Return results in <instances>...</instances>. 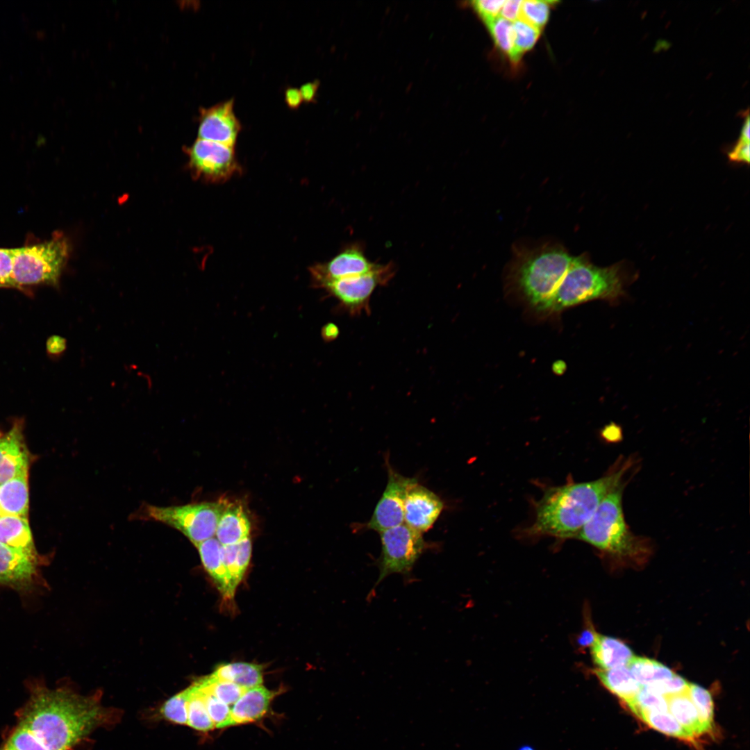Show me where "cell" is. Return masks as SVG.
Returning <instances> with one entry per match:
<instances>
[{
    "instance_id": "1",
    "label": "cell",
    "mask_w": 750,
    "mask_h": 750,
    "mask_svg": "<svg viewBox=\"0 0 750 750\" xmlns=\"http://www.w3.org/2000/svg\"><path fill=\"white\" fill-rule=\"evenodd\" d=\"M637 463L633 457L622 458L600 478L548 488L536 504L535 519L528 532L576 538L601 501L615 488L629 482L638 467Z\"/></svg>"
},
{
    "instance_id": "2",
    "label": "cell",
    "mask_w": 750,
    "mask_h": 750,
    "mask_svg": "<svg viewBox=\"0 0 750 750\" xmlns=\"http://www.w3.org/2000/svg\"><path fill=\"white\" fill-rule=\"evenodd\" d=\"M19 718V726L49 750H68L105 722L106 713L94 696L39 688L33 690Z\"/></svg>"
},
{
    "instance_id": "3",
    "label": "cell",
    "mask_w": 750,
    "mask_h": 750,
    "mask_svg": "<svg viewBox=\"0 0 750 750\" xmlns=\"http://www.w3.org/2000/svg\"><path fill=\"white\" fill-rule=\"evenodd\" d=\"M572 258L555 240L517 243L506 269L507 283L535 310L551 312L555 294Z\"/></svg>"
},
{
    "instance_id": "4",
    "label": "cell",
    "mask_w": 750,
    "mask_h": 750,
    "mask_svg": "<svg viewBox=\"0 0 750 750\" xmlns=\"http://www.w3.org/2000/svg\"><path fill=\"white\" fill-rule=\"evenodd\" d=\"M627 276L619 264L599 267L588 254L572 258L553 300L551 312L594 300L617 302L625 294Z\"/></svg>"
},
{
    "instance_id": "5",
    "label": "cell",
    "mask_w": 750,
    "mask_h": 750,
    "mask_svg": "<svg viewBox=\"0 0 750 750\" xmlns=\"http://www.w3.org/2000/svg\"><path fill=\"white\" fill-rule=\"evenodd\" d=\"M624 484L610 492L582 527L576 538L621 558L640 559L649 552L647 540L635 535L627 525L622 509Z\"/></svg>"
},
{
    "instance_id": "6",
    "label": "cell",
    "mask_w": 750,
    "mask_h": 750,
    "mask_svg": "<svg viewBox=\"0 0 750 750\" xmlns=\"http://www.w3.org/2000/svg\"><path fill=\"white\" fill-rule=\"evenodd\" d=\"M12 279L15 288L47 284L57 285L69 253V244L61 234L44 242L13 249Z\"/></svg>"
},
{
    "instance_id": "7",
    "label": "cell",
    "mask_w": 750,
    "mask_h": 750,
    "mask_svg": "<svg viewBox=\"0 0 750 750\" xmlns=\"http://www.w3.org/2000/svg\"><path fill=\"white\" fill-rule=\"evenodd\" d=\"M226 501L167 507L147 505L142 516L178 530L196 546L215 537Z\"/></svg>"
},
{
    "instance_id": "8",
    "label": "cell",
    "mask_w": 750,
    "mask_h": 750,
    "mask_svg": "<svg viewBox=\"0 0 750 750\" xmlns=\"http://www.w3.org/2000/svg\"><path fill=\"white\" fill-rule=\"evenodd\" d=\"M380 533L381 555L376 585L392 574L408 575L426 547L422 533L403 523Z\"/></svg>"
},
{
    "instance_id": "9",
    "label": "cell",
    "mask_w": 750,
    "mask_h": 750,
    "mask_svg": "<svg viewBox=\"0 0 750 750\" xmlns=\"http://www.w3.org/2000/svg\"><path fill=\"white\" fill-rule=\"evenodd\" d=\"M395 264L390 261L378 264L372 272L326 283L320 287L339 301L340 307L351 316L370 313L369 301L374 291L385 286L396 274Z\"/></svg>"
},
{
    "instance_id": "10",
    "label": "cell",
    "mask_w": 750,
    "mask_h": 750,
    "mask_svg": "<svg viewBox=\"0 0 750 750\" xmlns=\"http://www.w3.org/2000/svg\"><path fill=\"white\" fill-rule=\"evenodd\" d=\"M188 152L193 172L206 181L224 182L240 172L234 147L198 138Z\"/></svg>"
},
{
    "instance_id": "11",
    "label": "cell",
    "mask_w": 750,
    "mask_h": 750,
    "mask_svg": "<svg viewBox=\"0 0 750 750\" xmlns=\"http://www.w3.org/2000/svg\"><path fill=\"white\" fill-rule=\"evenodd\" d=\"M378 265L368 259L364 244L354 242L346 245L328 262L312 266L310 273L314 283L320 288L334 280L367 274Z\"/></svg>"
},
{
    "instance_id": "12",
    "label": "cell",
    "mask_w": 750,
    "mask_h": 750,
    "mask_svg": "<svg viewBox=\"0 0 750 750\" xmlns=\"http://www.w3.org/2000/svg\"><path fill=\"white\" fill-rule=\"evenodd\" d=\"M386 487L377 502L367 527L378 533L403 522V504L408 487L417 481L402 476L390 465Z\"/></svg>"
},
{
    "instance_id": "13",
    "label": "cell",
    "mask_w": 750,
    "mask_h": 750,
    "mask_svg": "<svg viewBox=\"0 0 750 750\" xmlns=\"http://www.w3.org/2000/svg\"><path fill=\"white\" fill-rule=\"evenodd\" d=\"M234 99L201 108L199 119L198 138L234 147L241 124L235 115Z\"/></svg>"
},
{
    "instance_id": "14",
    "label": "cell",
    "mask_w": 750,
    "mask_h": 750,
    "mask_svg": "<svg viewBox=\"0 0 750 750\" xmlns=\"http://www.w3.org/2000/svg\"><path fill=\"white\" fill-rule=\"evenodd\" d=\"M444 508L442 499L433 492L418 483L408 488L403 504V522L423 533L431 529Z\"/></svg>"
},
{
    "instance_id": "15",
    "label": "cell",
    "mask_w": 750,
    "mask_h": 750,
    "mask_svg": "<svg viewBox=\"0 0 750 750\" xmlns=\"http://www.w3.org/2000/svg\"><path fill=\"white\" fill-rule=\"evenodd\" d=\"M29 452L23 435V423L16 421L0 438V484L28 473Z\"/></svg>"
},
{
    "instance_id": "16",
    "label": "cell",
    "mask_w": 750,
    "mask_h": 750,
    "mask_svg": "<svg viewBox=\"0 0 750 750\" xmlns=\"http://www.w3.org/2000/svg\"><path fill=\"white\" fill-rule=\"evenodd\" d=\"M36 558L0 543V583L26 585L35 573Z\"/></svg>"
},
{
    "instance_id": "17",
    "label": "cell",
    "mask_w": 750,
    "mask_h": 750,
    "mask_svg": "<svg viewBox=\"0 0 750 750\" xmlns=\"http://www.w3.org/2000/svg\"><path fill=\"white\" fill-rule=\"evenodd\" d=\"M276 694L262 685L247 689L231 708V726L261 719Z\"/></svg>"
},
{
    "instance_id": "18",
    "label": "cell",
    "mask_w": 750,
    "mask_h": 750,
    "mask_svg": "<svg viewBox=\"0 0 750 750\" xmlns=\"http://www.w3.org/2000/svg\"><path fill=\"white\" fill-rule=\"evenodd\" d=\"M251 523L242 506L226 501L218 522L215 538L222 545H231L249 538Z\"/></svg>"
},
{
    "instance_id": "19",
    "label": "cell",
    "mask_w": 750,
    "mask_h": 750,
    "mask_svg": "<svg viewBox=\"0 0 750 750\" xmlns=\"http://www.w3.org/2000/svg\"><path fill=\"white\" fill-rule=\"evenodd\" d=\"M195 547L198 549L203 567L211 576L223 597L228 599H232L235 588L222 562V544L215 537H212Z\"/></svg>"
},
{
    "instance_id": "20",
    "label": "cell",
    "mask_w": 750,
    "mask_h": 750,
    "mask_svg": "<svg viewBox=\"0 0 750 750\" xmlns=\"http://www.w3.org/2000/svg\"><path fill=\"white\" fill-rule=\"evenodd\" d=\"M590 647L593 661L601 669L626 667L634 656L621 640L599 633Z\"/></svg>"
},
{
    "instance_id": "21",
    "label": "cell",
    "mask_w": 750,
    "mask_h": 750,
    "mask_svg": "<svg viewBox=\"0 0 750 750\" xmlns=\"http://www.w3.org/2000/svg\"><path fill=\"white\" fill-rule=\"evenodd\" d=\"M28 473L18 475L0 484L1 515L27 517L29 494Z\"/></svg>"
},
{
    "instance_id": "22",
    "label": "cell",
    "mask_w": 750,
    "mask_h": 750,
    "mask_svg": "<svg viewBox=\"0 0 750 750\" xmlns=\"http://www.w3.org/2000/svg\"><path fill=\"white\" fill-rule=\"evenodd\" d=\"M0 543L37 556L28 520L26 517L0 516Z\"/></svg>"
},
{
    "instance_id": "23",
    "label": "cell",
    "mask_w": 750,
    "mask_h": 750,
    "mask_svg": "<svg viewBox=\"0 0 750 750\" xmlns=\"http://www.w3.org/2000/svg\"><path fill=\"white\" fill-rule=\"evenodd\" d=\"M594 672L606 689L626 703L633 699L642 688L627 667L598 668Z\"/></svg>"
},
{
    "instance_id": "24",
    "label": "cell",
    "mask_w": 750,
    "mask_h": 750,
    "mask_svg": "<svg viewBox=\"0 0 750 750\" xmlns=\"http://www.w3.org/2000/svg\"><path fill=\"white\" fill-rule=\"evenodd\" d=\"M211 675L247 689L260 685L263 681L261 665L244 662L222 664Z\"/></svg>"
},
{
    "instance_id": "25",
    "label": "cell",
    "mask_w": 750,
    "mask_h": 750,
    "mask_svg": "<svg viewBox=\"0 0 750 750\" xmlns=\"http://www.w3.org/2000/svg\"><path fill=\"white\" fill-rule=\"evenodd\" d=\"M687 691L665 697L668 711L688 732L695 737L703 732L697 711Z\"/></svg>"
},
{
    "instance_id": "26",
    "label": "cell",
    "mask_w": 750,
    "mask_h": 750,
    "mask_svg": "<svg viewBox=\"0 0 750 750\" xmlns=\"http://www.w3.org/2000/svg\"><path fill=\"white\" fill-rule=\"evenodd\" d=\"M626 667L642 687L676 674L662 663L644 657L634 656Z\"/></svg>"
},
{
    "instance_id": "27",
    "label": "cell",
    "mask_w": 750,
    "mask_h": 750,
    "mask_svg": "<svg viewBox=\"0 0 750 750\" xmlns=\"http://www.w3.org/2000/svg\"><path fill=\"white\" fill-rule=\"evenodd\" d=\"M635 715L651 728L665 735L689 740L694 738L669 711H640Z\"/></svg>"
},
{
    "instance_id": "28",
    "label": "cell",
    "mask_w": 750,
    "mask_h": 750,
    "mask_svg": "<svg viewBox=\"0 0 750 750\" xmlns=\"http://www.w3.org/2000/svg\"><path fill=\"white\" fill-rule=\"evenodd\" d=\"M188 690L187 724L200 731L212 730L215 726L207 711L201 691L195 683Z\"/></svg>"
},
{
    "instance_id": "29",
    "label": "cell",
    "mask_w": 750,
    "mask_h": 750,
    "mask_svg": "<svg viewBox=\"0 0 750 750\" xmlns=\"http://www.w3.org/2000/svg\"><path fill=\"white\" fill-rule=\"evenodd\" d=\"M194 683L228 706L235 703L247 690L235 683L219 680L211 674L199 679Z\"/></svg>"
},
{
    "instance_id": "30",
    "label": "cell",
    "mask_w": 750,
    "mask_h": 750,
    "mask_svg": "<svg viewBox=\"0 0 750 750\" xmlns=\"http://www.w3.org/2000/svg\"><path fill=\"white\" fill-rule=\"evenodd\" d=\"M687 692L697 711L703 733L709 731L714 716V704L710 692L694 683H689Z\"/></svg>"
},
{
    "instance_id": "31",
    "label": "cell",
    "mask_w": 750,
    "mask_h": 750,
    "mask_svg": "<svg viewBox=\"0 0 750 750\" xmlns=\"http://www.w3.org/2000/svg\"><path fill=\"white\" fill-rule=\"evenodd\" d=\"M497 47L515 63L512 22L501 17L485 23Z\"/></svg>"
},
{
    "instance_id": "32",
    "label": "cell",
    "mask_w": 750,
    "mask_h": 750,
    "mask_svg": "<svg viewBox=\"0 0 750 750\" xmlns=\"http://www.w3.org/2000/svg\"><path fill=\"white\" fill-rule=\"evenodd\" d=\"M515 63L531 50L538 40L541 30L519 19L512 22Z\"/></svg>"
},
{
    "instance_id": "33",
    "label": "cell",
    "mask_w": 750,
    "mask_h": 750,
    "mask_svg": "<svg viewBox=\"0 0 750 750\" xmlns=\"http://www.w3.org/2000/svg\"><path fill=\"white\" fill-rule=\"evenodd\" d=\"M556 3L554 1H522L519 19L541 30L549 20L551 7Z\"/></svg>"
},
{
    "instance_id": "34",
    "label": "cell",
    "mask_w": 750,
    "mask_h": 750,
    "mask_svg": "<svg viewBox=\"0 0 750 750\" xmlns=\"http://www.w3.org/2000/svg\"><path fill=\"white\" fill-rule=\"evenodd\" d=\"M626 704L635 715L640 711H668L667 698L644 687Z\"/></svg>"
},
{
    "instance_id": "35",
    "label": "cell",
    "mask_w": 750,
    "mask_h": 750,
    "mask_svg": "<svg viewBox=\"0 0 750 750\" xmlns=\"http://www.w3.org/2000/svg\"><path fill=\"white\" fill-rule=\"evenodd\" d=\"M188 688L167 700L160 708L162 716L167 720L178 724H187Z\"/></svg>"
},
{
    "instance_id": "36",
    "label": "cell",
    "mask_w": 750,
    "mask_h": 750,
    "mask_svg": "<svg viewBox=\"0 0 750 750\" xmlns=\"http://www.w3.org/2000/svg\"><path fill=\"white\" fill-rule=\"evenodd\" d=\"M199 688L202 692L207 711L215 727L222 728L230 726L231 708L229 706L212 694L202 690L199 687Z\"/></svg>"
},
{
    "instance_id": "37",
    "label": "cell",
    "mask_w": 750,
    "mask_h": 750,
    "mask_svg": "<svg viewBox=\"0 0 750 750\" xmlns=\"http://www.w3.org/2000/svg\"><path fill=\"white\" fill-rule=\"evenodd\" d=\"M7 744L15 750H49L31 731L20 726L12 733Z\"/></svg>"
},
{
    "instance_id": "38",
    "label": "cell",
    "mask_w": 750,
    "mask_h": 750,
    "mask_svg": "<svg viewBox=\"0 0 750 750\" xmlns=\"http://www.w3.org/2000/svg\"><path fill=\"white\" fill-rule=\"evenodd\" d=\"M689 683L681 676L675 674L664 680L656 681L642 686L665 697L686 692Z\"/></svg>"
},
{
    "instance_id": "39",
    "label": "cell",
    "mask_w": 750,
    "mask_h": 750,
    "mask_svg": "<svg viewBox=\"0 0 750 750\" xmlns=\"http://www.w3.org/2000/svg\"><path fill=\"white\" fill-rule=\"evenodd\" d=\"M251 554V542L249 538L238 543V551L235 562L236 585L240 583L248 567Z\"/></svg>"
},
{
    "instance_id": "40",
    "label": "cell",
    "mask_w": 750,
    "mask_h": 750,
    "mask_svg": "<svg viewBox=\"0 0 750 750\" xmlns=\"http://www.w3.org/2000/svg\"><path fill=\"white\" fill-rule=\"evenodd\" d=\"M13 249L0 248V286L15 288L12 279Z\"/></svg>"
},
{
    "instance_id": "41",
    "label": "cell",
    "mask_w": 750,
    "mask_h": 750,
    "mask_svg": "<svg viewBox=\"0 0 750 750\" xmlns=\"http://www.w3.org/2000/svg\"><path fill=\"white\" fill-rule=\"evenodd\" d=\"M504 1L501 0H478L472 1L471 4L483 22L486 23L499 17Z\"/></svg>"
},
{
    "instance_id": "42",
    "label": "cell",
    "mask_w": 750,
    "mask_h": 750,
    "mask_svg": "<svg viewBox=\"0 0 750 750\" xmlns=\"http://www.w3.org/2000/svg\"><path fill=\"white\" fill-rule=\"evenodd\" d=\"M728 156L731 161L749 164L750 156L749 142L740 139Z\"/></svg>"
},
{
    "instance_id": "43",
    "label": "cell",
    "mask_w": 750,
    "mask_h": 750,
    "mask_svg": "<svg viewBox=\"0 0 750 750\" xmlns=\"http://www.w3.org/2000/svg\"><path fill=\"white\" fill-rule=\"evenodd\" d=\"M522 2V1L518 0L505 1L500 11L499 17L510 22L519 19Z\"/></svg>"
},
{
    "instance_id": "44",
    "label": "cell",
    "mask_w": 750,
    "mask_h": 750,
    "mask_svg": "<svg viewBox=\"0 0 750 750\" xmlns=\"http://www.w3.org/2000/svg\"><path fill=\"white\" fill-rule=\"evenodd\" d=\"M66 347V340L58 335L51 336L47 342V351L52 356H60L65 351Z\"/></svg>"
},
{
    "instance_id": "45",
    "label": "cell",
    "mask_w": 750,
    "mask_h": 750,
    "mask_svg": "<svg viewBox=\"0 0 750 750\" xmlns=\"http://www.w3.org/2000/svg\"><path fill=\"white\" fill-rule=\"evenodd\" d=\"M319 85V83L317 80L302 85L299 90L300 91L303 101H306L307 103L314 101L316 99L317 92Z\"/></svg>"
},
{
    "instance_id": "46",
    "label": "cell",
    "mask_w": 750,
    "mask_h": 750,
    "mask_svg": "<svg viewBox=\"0 0 750 750\" xmlns=\"http://www.w3.org/2000/svg\"><path fill=\"white\" fill-rule=\"evenodd\" d=\"M285 100L288 107L292 109L298 108L303 101L299 90L294 88H288L285 90Z\"/></svg>"
},
{
    "instance_id": "47",
    "label": "cell",
    "mask_w": 750,
    "mask_h": 750,
    "mask_svg": "<svg viewBox=\"0 0 750 750\" xmlns=\"http://www.w3.org/2000/svg\"><path fill=\"white\" fill-rule=\"evenodd\" d=\"M339 335V328L333 323L329 322L322 328V338L326 342H331L336 339Z\"/></svg>"
},
{
    "instance_id": "48",
    "label": "cell",
    "mask_w": 750,
    "mask_h": 750,
    "mask_svg": "<svg viewBox=\"0 0 750 750\" xmlns=\"http://www.w3.org/2000/svg\"><path fill=\"white\" fill-rule=\"evenodd\" d=\"M597 633L593 631H588L585 632L580 638V643L583 645H592L594 642Z\"/></svg>"
},
{
    "instance_id": "49",
    "label": "cell",
    "mask_w": 750,
    "mask_h": 750,
    "mask_svg": "<svg viewBox=\"0 0 750 750\" xmlns=\"http://www.w3.org/2000/svg\"><path fill=\"white\" fill-rule=\"evenodd\" d=\"M749 123H750L749 122V115H748L747 116L746 120L744 121L743 127L742 128L740 138V139H741L742 140H744V141H748V142H749V139H750V131H749L750 126H749Z\"/></svg>"
},
{
    "instance_id": "50",
    "label": "cell",
    "mask_w": 750,
    "mask_h": 750,
    "mask_svg": "<svg viewBox=\"0 0 750 750\" xmlns=\"http://www.w3.org/2000/svg\"><path fill=\"white\" fill-rule=\"evenodd\" d=\"M3 750H15L13 748L6 744Z\"/></svg>"
},
{
    "instance_id": "51",
    "label": "cell",
    "mask_w": 750,
    "mask_h": 750,
    "mask_svg": "<svg viewBox=\"0 0 750 750\" xmlns=\"http://www.w3.org/2000/svg\"><path fill=\"white\" fill-rule=\"evenodd\" d=\"M521 750H532V749L526 747V748H523Z\"/></svg>"
},
{
    "instance_id": "52",
    "label": "cell",
    "mask_w": 750,
    "mask_h": 750,
    "mask_svg": "<svg viewBox=\"0 0 750 750\" xmlns=\"http://www.w3.org/2000/svg\"><path fill=\"white\" fill-rule=\"evenodd\" d=\"M1 436H2V434H1V432H0V438H1Z\"/></svg>"
},
{
    "instance_id": "53",
    "label": "cell",
    "mask_w": 750,
    "mask_h": 750,
    "mask_svg": "<svg viewBox=\"0 0 750 750\" xmlns=\"http://www.w3.org/2000/svg\"><path fill=\"white\" fill-rule=\"evenodd\" d=\"M1 512H0V516H1Z\"/></svg>"
}]
</instances>
